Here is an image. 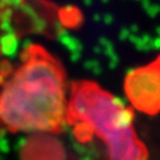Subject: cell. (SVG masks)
Segmentation results:
<instances>
[{
    "mask_svg": "<svg viewBox=\"0 0 160 160\" xmlns=\"http://www.w3.org/2000/svg\"><path fill=\"white\" fill-rule=\"evenodd\" d=\"M128 101L143 114L160 112V56L152 63L132 70L125 80Z\"/></svg>",
    "mask_w": 160,
    "mask_h": 160,
    "instance_id": "cell-3",
    "label": "cell"
},
{
    "mask_svg": "<svg viewBox=\"0 0 160 160\" xmlns=\"http://www.w3.org/2000/svg\"><path fill=\"white\" fill-rule=\"evenodd\" d=\"M133 112L96 82L75 81L67 107V123L82 143L103 141L108 160H147L148 151L133 125Z\"/></svg>",
    "mask_w": 160,
    "mask_h": 160,
    "instance_id": "cell-2",
    "label": "cell"
},
{
    "mask_svg": "<svg viewBox=\"0 0 160 160\" xmlns=\"http://www.w3.org/2000/svg\"><path fill=\"white\" fill-rule=\"evenodd\" d=\"M67 107L65 71L45 48L31 44L0 67V132L58 134Z\"/></svg>",
    "mask_w": 160,
    "mask_h": 160,
    "instance_id": "cell-1",
    "label": "cell"
}]
</instances>
